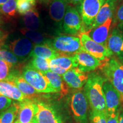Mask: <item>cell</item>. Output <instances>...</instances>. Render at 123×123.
<instances>
[{
    "instance_id": "cell-34",
    "label": "cell",
    "mask_w": 123,
    "mask_h": 123,
    "mask_svg": "<svg viewBox=\"0 0 123 123\" xmlns=\"http://www.w3.org/2000/svg\"><path fill=\"white\" fill-rule=\"evenodd\" d=\"M12 104V99L2 95H0V114L8 108Z\"/></svg>"
},
{
    "instance_id": "cell-29",
    "label": "cell",
    "mask_w": 123,
    "mask_h": 123,
    "mask_svg": "<svg viewBox=\"0 0 123 123\" xmlns=\"http://www.w3.org/2000/svg\"><path fill=\"white\" fill-rule=\"evenodd\" d=\"M14 65L10 63L0 60V81L9 80L13 73L12 69Z\"/></svg>"
},
{
    "instance_id": "cell-38",
    "label": "cell",
    "mask_w": 123,
    "mask_h": 123,
    "mask_svg": "<svg viewBox=\"0 0 123 123\" xmlns=\"http://www.w3.org/2000/svg\"><path fill=\"white\" fill-rule=\"evenodd\" d=\"M4 36H5L4 33L0 30V41H1V40H2V38H4Z\"/></svg>"
},
{
    "instance_id": "cell-31",
    "label": "cell",
    "mask_w": 123,
    "mask_h": 123,
    "mask_svg": "<svg viewBox=\"0 0 123 123\" xmlns=\"http://www.w3.org/2000/svg\"><path fill=\"white\" fill-rule=\"evenodd\" d=\"M0 60L10 63L13 65L18 64L20 62L13 53L5 49H0Z\"/></svg>"
},
{
    "instance_id": "cell-10",
    "label": "cell",
    "mask_w": 123,
    "mask_h": 123,
    "mask_svg": "<svg viewBox=\"0 0 123 123\" xmlns=\"http://www.w3.org/2000/svg\"><path fill=\"white\" fill-rule=\"evenodd\" d=\"M103 91L105 96V113L111 114L119 111L121 97L117 91L106 79L103 84Z\"/></svg>"
},
{
    "instance_id": "cell-21",
    "label": "cell",
    "mask_w": 123,
    "mask_h": 123,
    "mask_svg": "<svg viewBox=\"0 0 123 123\" xmlns=\"http://www.w3.org/2000/svg\"><path fill=\"white\" fill-rule=\"evenodd\" d=\"M61 54L46 44H36L34 46L29 57L41 58L51 60L59 56Z\"/></svg>"
},
{
    "instance_id": "cell-41",
    "label": "cell",
    "mask_w": 123,
    "mask_h": 123,
    "mask_svg": "<svg viewBox=\"0 0 123 123\" xmlns=\"http://www.w3.org/2000/svg\"><path fill=\"white\" fill-rule=\"evenodd\" d=\"M35 123V121H34V120H33V122H32V123Z\"/></svg>"
},
{
    "instance_id": "cell-37",
    "label": "cell",
    "mask_w": 123,
    "mask_h": 123,
    "mask_svg": "<svg viewBox=\"0 0 123 123\" xmlns=\"http://www.w3.org/2000/svg\"><path fill=\"white\" fill-rule=\"evenodd\" d=\"M119 123H123V110L120 112L119 113Z\"/></svg>"
},
{
    "instance_id": "cell-32",
    "label": "cell",
    "mask_w": 123,
    "mask_h": 123,
    "mask_svg": "<svg viewBox=\"0 0 123 123\" xmlns=\"http://www.w3.org/2000/svg\"><path fill=\"white\" fill-rule=\"evenodd\" d=\"M90 120L92 123H107L105 112L91 111Z\"/></svg>"
},
{
    "instance_id": "cell-5",
    "label": "cell",
    "mask_w": 123,
    "mask_h": 123,
    "mask_svg": "<svg viewBox=\"0 0 123 123\" xmlns=\"http://www.w3.org/2000/svg\"><path fill=\"white\" fill-rule=\"evenodd\" d=\"M64 31L71 35H79L86 31L82 19L78 9L68 5L63 20Z\"/></svg>"
},
{
    "instance_id": "cell-6",
    "label": "cell",
    "mask_w": 123,
    "mask_h": 123,
    "mask_svg": "<svg viewBox=\"0 0 123 123\" xmlns=\"http://www.w3.org/2000/svg\"><path fill=\"white\" fill-rule=\"evenodd\" d=\"M70 105L76 123H88V101L84 90L74 92L71 98Z\"/></svg>"
},
{
    "instance_id": "cell-36",
    "label": "cell",
    "mask_w": 123,
    "mask_h": 123,
    "mask_svg": "<svg viewBox=\"0 0 123 123\" xmlns=\"http://www.w3.org/2000/svg\"><path fill=\"white\" fill-rule=\"evenodd\" d=\"M68 4H70L73 5H80L83 1V0H67Z\"/></svg>"
},
{
    "instance_id": "cell-42",
    "label": "cell",
    "mask_w": 123,
    "mask_h": 123,
    "mask_svg": "<svg viewBox=\"0 0 123 123\" xmlns=\"http://www.w3.org/2000/svg\"><path fill=\"white\" fill-rule=\"evenodd\" d=\"M14 123H18V122H17V120H16V121H15V122Z\"/></svg>"
},
{
    "instance_id": "cell-13",
    "label": "cell",
    "mask_w": 123,
    "mask_h": 123,
    "mask_svg": "<svg viewBox=\"0 0 123 123\" xmlns=\"http://www.w3.org/2000/svg\"><path fill=\"white\" fill-rule=\"evenodd\" d=\"M8 49L20 62L26 59L33 49V43L27 38H19L8 44Z\"/></svg>"
},
{
    "instance_id": "cell-12",
    "label": "cell",
    "mask_w": 123,
    "mask_h": 123,
    "mask_svg": "<svg viewBox=\"0 0 123 123\" xmlns=\"http://www.w3.org/2000/svg\"><path fill=\"white\" fill-rule=\"evenodd\" d=\"M74 56L78 65L77 68L85 73L93 71L103 64L100 60L83 51L75 54Z\"/></svg>"
},
{
    "instance_id": "cell-25",
    "label": "cell",
    "mask_w": 123,
    "mask_h": 123,
    "mask_svg": "<svg viewBox=\"0 0 123 123\" xmlns=\"http://www.w3.org/2000/svg\"><path fill=\"white\" fill-rule=\"evenodd\" d=\"M19 104L13 103L5 111L0 114V123H14L18 117Z\"/></svg>"
},
{
    "instance_id": "cell-8",
    "label": "cell",
    "mask_w": 123,
    "mask_h": 123,
    "mask_svg": "<svg viewBox=\"0 0 123 123\" xmlns=\"http://www.w3.org/2000/svg\"><path fill=\"white\" fill-rule=\"evenodd\" d=\"M106 0H83L78 6V11L82 19L86 31L91 26Z\"/></svg>"
},
{
    "instance_id": "cell-23",
    "label": "cell",
    "mask_w": 123,
    "mask_h": 123,
    "mask_svg": "<svg viewBox=\"0 0 123 123\" xmlns=\"http://www.w3.org/2000/svg\"><path fill=\"white\" fill-rule=\"evenodd\" d=\"M42 74L47 78L51 87L54 89L56 92H59L64 95L67 93V86L61 75L53 73L50 70Z\"/></svg>"
},
{
    "instance_id": "cell-16",
    "label": "cell",
    "mask_w": 123,
    "mask_h": 123,
    "mask_svg": "<svg viewBox=\"0 0 123 123\" xmlns=\"http://www.w3.org/2000/svg\"><path fill=\"white\" fill-rule=\"evenodd\" d=\"M37 102L26 99L19 103L18 123H31L34 119L37 112Z\"/></svg>"
},
{
    "instance_id": "cell-28",
    "label": "cell",
    "mask_w": 123,
    "mask_h": 123,
    "mask_svg": "<svg viewBox=\"0 0 123 123\" xmlns=\"http://www.w3.org/2000/svg\"><path fill=\"white\" fill-rule=\"evenodd\" d=\"M17 1L7 0L6 2L0 5V12L7 16H14L17 12Z\"/></svg>"
},
{
    "instance_id": "cell-9",
    "label": "cell",
    "mask_w": 123,
    "mask_h": 123,
    "mask_svg": "<svg viewBox=\"0 0 123 123\" xmlns=\"http://www.w3.org/2000/svg\"><path fill=\"white\" fill-rule=\"evenodd\" d=\"M37 112L34 120L36 123H63L59 115L49 104L37 102Z\"/></svg>"
},
{
    "instance_id": "cell-27",
    "label": "cell",
    "mask_w": 123,
    "mask_h": 123,
    "mask_svg": "<svg viewBox=\"0 0 123 123\" xmlns=\"http://www.w3.org/2000/svg\"><path fill=\"white\" fill-rule=\"evenodd\" d=\"M22 34L28 39H30L35 44H45L47 39H46L43 35L37 31H33L27 30L26 28L21 30Z\"/></svg>"
},
{
    "instance_id": "cell-22",
    "label": "cell",
    "mask_w": 123,
    "mask_h": 123,
    "mask_svg": "<svg viewBox=\"0 0 123 123\" xmlns=\"http://www.w3.org/2000/svg\"><path fill=\"white\" fill-rule=\"evenodd\" d=\"M9 80L14 83L20 91L26 97L27 99H31V98L35 96L38 93V92L25 80L22 76L13 73Z\"/></svg>"
},
{
    "instance_id": "cell-2",
    "label": "cell",
    "mask_w": 123,
    "mask_h": 123,
    "mask_svg": "<svg viewBox=\"0 0 123 123\" xmlns=\"http://www.w3.org/2000/svg\"><path fill=\"white\" fill-rule=\"evenodd\" d=\"M45 44L61 55H74L83 51L79 37L59 35L51 39H47Z\"/></svg>"
},
{
    "instance_id": "cell-7",
    "label": "cell",
    "mask_w": 123,
    "mask_h": 123,
    "mask_svg": "<svg viewBox=\"0 0 123 123\" xmlns=\"http://www.w3.org/2000/svg\"><path fill=\"white\" fill-rule=\"evenodd\" d=\"M83 51L90 54L97 59L103 61L113 55L107 46L102 45L93 41L86 32L78 35Z\"/></svg>"
},
{
    "instance_id": "cell-30",
    "label": "cell",
    "mask_w": 123,
    "mask_h": 123,
    "mask_svg": "<svg viewBox=\"0 0 123 123\" xmlns=\"http://www.w3.org/2000/svg\"><path fill=\"white\" fill-rule=\"evenodd\" d=\"M35 1L32 0H17V11L21 15H25L34 8Z\"/></svg>"
},
{
    "instance_id": "cell-43",
    "label": "cell",
    "mask_w": 123,
    "mask_h": 123,
    "mask_svg": "<svg viewBox=\"0 0 123 123\" xmlns=\"http://www.w3.org/2000/svg\"><path fill=\"white\" fill-rule=\"evenodd\" d=\"M32 1H35V0H32Z\"/></svg>"
},
{
    "instance_id": "cell-14",
    "label": "cell",
    "mask_w": 123,
    "mask_h": 123,
    "mask_svg": "<svg viewBox=\"0 0 123 123\" xmlns=\"http://www.w3.org/2000/svg\"><path fill=\"white\" fill-rule=\"evenodd\" d=\"M62 78L69 87L79 90L86 84L88 78V74L76 67L66 72L62 75Z\"/></svg>"
},
{
    "instance_id": "cell-24",
    "label": "cell",
    "mask_w": 123,
    "mask_h": 123,
    "mask_svg": "<svg viewBox=\"0 0 123 123\" xmlns=\"http://www.w3.org/2000/svg\"><path fill=\"white\" fill-rule=\"evenodd\" d=\"M23 20L26 29L27 30L36 31L41 26V19L39 14L35 8L25 14Z\"/></svg>"
},
{
    "instance_id": "cell-4",
    "label": "cell",
    "mask_w": 123,
    "mask_h": 123,
    "mask_svg": "<svg viewBox=\"0 0 123 123\" xmlns=\"http://www.w3.org/2000/svg\"><path fill=\"white\" fill-rule=\"evenodd\" d=\"M22 76L38 93H56L42 73L27 64L22 70Z\"/></svg>"
},
{
    "instance_id": "cell-17",
    "label": "cell",
    "mask_w": 123,
    "mask_h": 123,
    "mask_svg": "<svg viewBox=\"0 0 123 123\" xmlns=\"http://www.w3.org/2000/svg\"><path fill=\"white\" fill-rule=\"evenodd\" d=\"M112 23V18H108L103 24L92 30L88 31L86 33L96 42L107 46V42L110 35Z\"/></svg>"
},
{
    "instance_id": "cell-19",
    "label": "cell",
    "mask_w": 123,
    "mask_h": 123,
    "mask_svg": "<svg viewBox=\"0 0 123 123\" xmlns=\"http://www.w3.org/2000/svg\"><path fill=\"white\" fill-rule=\"evenodd\" d=\"M0 95L19 102H22L27 99L14 83L10 80L0 81Z\"/></svg>"
},
{
    "instance_id": "cell-35",
    "label": "cell",
    "mask_w": 123,
    "mask_h": 123,
    "mask_svg": "<svg viewBox=\"0 0 123 123\" xmlns=\"http://www.w3.org/2000/svg\"><path fill=\"white\" fill-rule=\"evenodd\" d=\"M119 113L120 111L111 114L105 113L107 117V123H119Z\"/></svg>"
},
{
    "instance_id": "cell-18",
    "label": "cell",
    "mask_w": 123,
    "mask_h": 123,
    "mask_svg": "<svg viewBox=\"0 0 123 123\" xmlns=\"http://www.w3.org/2000/svg\"><path fill=\"white\" fill-rule=\"evenodd\" d=\"M117 3L118 0H106L100 9L89 30L99 26L108 18H112L113 14L116 11Z\"/></svg>"
},
{
    "instance_id": "cell-33",
    "label": "cell",
    "mask_w": 123,
    "mask_h": 123,
    "mask_svg": "<svg viewBox=\"0 0 123 123\" xmlns=\"http://www.w3.org/2000/svg\"><path fill=\"white\" fill-rule=\"evenodd\" d=\"M116 18L117 22V28L123 31V4L116 10Z\"/></svg>"
},
{
    "instance_id": "cell-39",
    "label": "cell",
    "mask_w": 123,
    "mask_h": 123,
    "mask_svg": "<svg viewBox=\"0 0 123 123\" xmlns=\"http://www.w3.org/2000/svg\"><path fill=\"white\" fill-rule=\"evenodd\" d=\"M38 1H40V2H41L45 3V4H47V3L49 2L50 1H51V0H38Z\"/></svg>"
},
{
    "instance_id": "cell-11",
    "label": "cell",
    "mask_w": 123,
    "mask_h": 123,
    "mask_svg": "<svg viewBox=\"0 0 123 123\" xmlns=\"http://www.w3.org/2000/svg\"><path fill=\"white\" fill-rule=\"evenodd\" d=\"M49 65L50 71L61 76L71 69L78 67L74 55H61L58 57L51 59Z\"/></svg>"
},
{
    "instance_id": "cell-3",
    "label": "cell",
    "mask_w": 123,
    "mask_h": 123,
    "mask_svg": "<svg viewBox=\"0 0 123 123\" xmlns=\"http://www.w3.org/2000/svg\"><path fill=\"white\" fill-rule=\"evenodd\" d=\"M105 79L117 91L123 99V63L115 58H111L101 66Z\"/></svg>"
},
{
    "instance_id": "cell-15",
    "label": "cell",
    "mask_w": 123,
    "mask_h": 123,
    "mask_svg": "<svg viewBox=\"0 0 123 123\" xmlns=\"http://www.w3.org/2000/svg\"><path fill=\"white\" fill-rule=\"evenodd\" d=\"M108 48L121 62H123V31L117 27L112 29L108 39Z\"/></svg>"
},
{
    "instance_id": "cell-40",
    "label": "cell",
    "mask_w": 123,
    "mask_h": 123,
    "mask_svg": "<svg viewBox=\"0 0 123 123\" xmlns=\"http://www.w3.org/2000/svg\"><path fill=\"white\" fill-rule=\"evenodd\" d=\"M7 0H0V5H2L4 4L6 2Z\"/></svg>"
},
{
    "instance_id": "cell-20",
    "label": "cell",
    "mask_w": 123,
    "mask_h": 123,
    "mask_svg": "<svg viewBox=\"0 0 123 123\" xmlns=\"http://www.w3.org/2000/svg\"><path fill=\"white\" fill-rule=\"evenodd\" d=\"M67 6L68 2L67 0H53L49 9L51 18L61 25Z\"/></svg>"
},
{
    "instance_id": "cell-1",
    "label": "cell",
    "mask_w": 123,
    "mask_h": 123,
    "mask_svg": "<svg viewBox=\"0 0 123 123\" xmlns=\"http://www.w3.org/2000/svg\"><path fill=\"white\" fill-rule=\"evenodd\" d=\"M105 78L96 73L88 74L84 86V91L92 111L105 112V96L103 84Z\"/></svg>"
},
{
    "instance_id": "cell-26",
    "label": "cell",
    "mask_w": 123,
    "mask_h": 123,
    "mask_svg": "<svg viewBox=\"0 0 123 123\" xmlns=\"http://www.w3.org/2000/svg\"><path fill=\"white\" fill-rule=\"evenodd\" d=\"M50 61L41 58H33L27 65L41 73H44L50 71Z\"/></svg>"
}]
</instances>
